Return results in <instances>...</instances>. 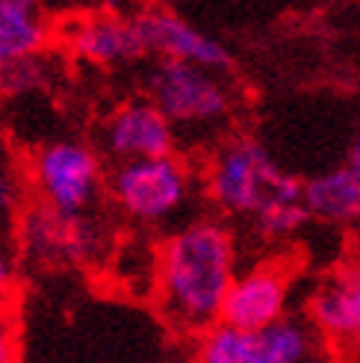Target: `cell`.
Returning a JSON list of instances; mask_svg holds the SVG:
<instances>
[{
  "label": "cell",
  "mask_w": 360,
  "mask_h": 363,
  "mask_svg": "<svg viewBox=\"0 0 360 363\" xmlns=\"http://www.w3.org/2000/svg\"><path fill=\"white\" fill-rule=\"evenodd\" d=\"M233 275L237 248L227 228L198 219L174 230L157 260V293L166 319L186 334L210 331L219 325Z\"/></svg>",
  "instance_id": "6da1fadb"
},
{
  "label": "cell",
  "mask_w": 360,
  "mask_h": 363,
  "mask_svg": "<svg viewBox=\"0 0 360 363\" xmlns=\"http://www.w3.org/2000/svg\"><path fill=\"white\" fill-rule=\"evenodd\" d=\"M304 184L286 174L260 142L233 139L210 166V195L225 213L248 216L263 240L293 237L310 219Z\"/></svg>",
  "instance_id": "7a4b0ae2"
},
{
  "label": "cell",
  "mask_w": 360,
  "mask_h": 363,
  "mask_svg": "<svg viewBox=\"0 0 360 363\" xmlns=\"http://www.w3.org/2000/svg\"><path fill=\"white\" fill-rule=\"evenodd\" d=\"M195 363H334V352L308 316L286 313L263 328L213 325L201 334Z\"/></svg>",
  "instance_id": "3957f363"
},
{
  "label": "cell",
  "mask_w": 360,
  "mask_h": 363,
  "mask_svg": "<svg viewBox=\"0 0 360 363\" xmlns=\"http://www.w3.org/2000/svg\"><path fill=\"white\" fill-rule=\"evenodd\" d=\"M106 184L118 210L139 225L169 222L189 198V172L174 154L124 160L113 169Z\"/></svg>",
  "instance_id": "277c9868"
},
{
  "label": "cell",
  "mask_w": 360,
  "mask_h": 363,
  "mask_svg": "<svg viewBox=\"0 0 360 363\" xmlns=\"http://www.w3.org/2000/svg\"><path fill=\"white\" fill-rule=\"evenodd\" d=\"M30 180L42 204L60 213H89L103 186L101 157L77 139H57L35 151Z\"/></svg>",
  "instance_id": "5b68a950"
},
{
  "label": "cell",
  "mask_w": 360,
  "mask_h": 363,
  "mask_svg": "<svg viewBox=\"0 0 360 363\" xmlns=\"http://www.w3.org/2000/svg\"><path fill=\"white\" fill-rule=\"evenodd\" d=\"M148 101L174 127L215 124L230 113V92L210 68L159 60L148 77Z\"/></svg>",
  "instance_id": "8992f818"
},
{
  "label": "cell",
  "mask_w": 360,
  "mask_h": 363,
  "mask_svg": "<svg viewBox=\"0 0 360 363\" xmlns=\"http://www.w3.org/2000/svg\"><path fill=\"white\" fill-rule=\"evenodd\" d=\"M21 242L39 263H89L101 254L103 233L89 213H60L39 204L24 213Z\"/></svg>",
  "instance_id": "52a82bcc"
},
{
  "label": "cell",
  "mask_w": 360,
  "mask_h": 363,
  "mask_svg": "<svg viewBox=\"0 0 360 363\" xmlns=\"http://www.w3.org/2000/svg\"><path fill=\"white\" fill-rule=\"evenodd\" d=\"M313 328L337 346H360V260H346L322 275L308 301Z\"/></svg>",
  "instance_id": "ba28073f"
},
{
  "label": "cell",
  "mask_w": 360,
  "mask_h": 363,
  "mask_svg": "<svg viewBox=\"0 0 360 363\" xmlns=\"http://www.w3.org/2000/svg\"><path fill=\"white\" fill-rule=\"evenodd\" d=\"M133 24L139 30L142 45H145V53H159V60L192 62L210 71L230 65V50L222 42H215L213 35L201 33L174 12L148 9L133 18Z\"/></svg>",
  "instance_id": "9c48e42d"
},
{
  "label": "cell",
  "mask_w": 360,
  "mask_h": 363,
  "mask_svg": "<svg viewBox=\"0 0 360 363\" xmlns=\"http://www.w3.org/2000/svg\"><path fill=\"white\" fill-rule=\"evenodd\" d=\"M290 304V275L281 266H254L233 275L222 301L219 322L233 328H263L286 316Z\"/></svg>",
  "instance_id": "30bf717a"
},
{
  "label": "cell",
  "mask_w": 360,
  "mask_h": 363,
  "mask_svg": "<svg viewBox=\"0 0 360 363\" xmlns=\"http://www.w3.org/2000/svg\"><path fill=\"white\" fill-rule=\"evenodd\" d=\"M174 124L148 98L121 104L103 124V148L118 162L174 154Z\"/></svg>",
  "instance_id": "8fae6325"
},
{
  "label": "cell",
  "mask_w": 360,
  "mask_h": 363,
  "mask_svg": "<svg viewBox=\"0 0 360 363\" xmlns=\"http://www.w3.org/2000/svg\"><path fill=\"white\" fill-rule=\"evenodd\" d=\"M68 45L80 60L92 65H124L145 57V45L139 39L133 21H121L113 15L86 18L68 30Z\"/></svg>",
  "instance_id": "7c38bea8"
},
{
  "label": "cell",
  "mask_w": 360,
  "mask_h": 363,
  "mask_svg": "<svg viewBox=\"0 0 360 363\" xmlns=\"http://www.w3.org/2000/svg\"><path fill=\"white\" fill-rule=\"evenodd\" d=\"M301 195L310 219L334 225L360 222V177L349 166L319 174L310 184H304Z\"/></svg>",
  "instance_id": "4fadbf2b"
},
{
  "label": "cell",
  "mask_w": 360,
  "mask_h": 363,
  "mask_svg": "<svg viewBox=\"0 0 360 363\" xmlns=\"http://www.w3.org/2000/svg\"><path fill=\"white\" fill-rule=\"evenodd\" d=\"M50 27L39 6L0 0V65L42 53L47 45Z\"/></svg>",
  "instance_id": "5bb4252c"
},
{
  "label": "cell",
  "mask_w": 360,
  "mask_h": 363,
  "mask_svg": "<svg viewBox=\"0 0 360 363\" xmlns=\"http://www.w3.org/2000/svg\"><path fill=\"white\" fill-rule=\"evenodd\" d=\"M50 74L53 71H50V62L45 60V50L0 65V98L9 101V98H27L42 92L50 83Z\"/></svg>",
  "instance_id": "9a60e30c"
},
{
  "label": "cell",
  "mask_w": 360,
  "mask_h": 363,
  "mask_svg": "<svg viewBox=\"0 0 360 363\" xmlns=\"http://www.w3.org/2000/svg\"><path fill=\"white\" fill-rule=\"evenodd\" d=\"M21 204V174L6 148H0V216H12Z\"/></svg>",
  "instance_id": "2e32d148"
},
{
  "label": "cell",
  "mask_w": 360,
  "mask_h": 363,
  "mask_svg": "<svg viewBox=\"0 0 360 363\" xmlns=\"http://www.w3.org/2000/svg\"><path fill=\"white\" fill-rule=\"evenodd\" d=\"M0 363H18V319L9 296L0 298Z\"/></svg>",
  "instance_id": "e0dca14e"
},
{
  "label": "cell",
  "mask_w": 360,
  "mask_h": 363,
  "mask_svg": "<svg viewBox=\"0 0 360 363\" xmlns=\"http://www.w3.org/2000/svg\"><path fill=\"white\" fill-rule=\"evenodd\" d=\"M9 286H12V263L0 254V298L9 296Z\"/></svg>",
  "instance_id": "ac0fdd59"
},
{
  "label": "cell",
  "mask_w": 360,
  "mask_h": 363,
  "mask_svg": "<svg viewBox=\"0 0 360 363\" xmlns=\"http://www.w3.org/2000/svg\"><path fill=\"white\" fill-rule=\"evenodd\" d=\"M346 166L360 177V133L354 136V142H351V151H349V160H346Z\"/></svg>",
  "instance_id": "d6986e66"
},
{
  "label": "cell",
  "mask_w": 360,
  "mask_h": 363,
  "mask_svg": "<svg viewBox=\"0 0 360 363\" xmlns=\"http://www.w3.org/2000/svg\"><path fill=\"white\" fill-rule=\"evenodd\" d=\"M15 4H30V6H39V0H15Z\"/></svg>",
  "instance_id": "ffe728a7"
}]
</instances>
